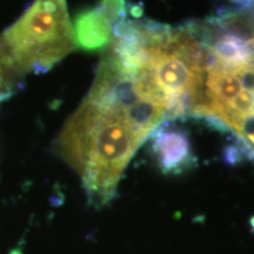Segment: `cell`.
I'll list each match as a JSON object with an SVG mask.
<instances>
[{"mask_svg": "<svg viewBox=\"0 0 254 254\" xmlns=\"http://www.w3.org/2000/svg\"><path fill=\"white\" fill-rule=\"evenodd\" d=\"M165 113L163 91L105 51L90 91L56 141L57 153L80 178L92 206L114 199L127 165L165 122Z\"/></svg>", "mask_w": 254, "mask_h": 254, "instance_id": "obj_1", "label": "cell"}, {"mask_svg": "<svg viewBox=\"0 0 254 254\" xmlns=\"http://www.w3.org/2000/svg\"><path fill=\"white\" fill-rule=\"evenodd\" d=\"M0 43L18 75L47 72L77 49L66 0H34Z\"/></svg>", "mask_w": 254, "mask_h": 254, "instance_id": "obj_2", "label": "cell"}, {"mask_svg": "<svg viewBox=\"0 0 254 254\" xmlns=\"http://www.w3.org/2000/svg\"><path fill=\"white\" fill-rule=\"evenodd\" d=\"M151 150L164 174H182L196 166L190 139L182 128L159 126L151 135Z\"/></svg>", "mask_w": 254, "mask_h": 254, "instance_id": "obj_3", "label": "cell"}, {"mask_svg": "<svg viewBox=\"0 0 254 254\" xmlns=\"http://www.w3.org/2000/svg\"><path fill=\"white\" fill-rule=\"evenodd\" d=\"M73 31L77 47L87 52L105 51L113 37V25L99 6L79 12L74 18Z\"/></svg>", "mask_w": 254, "mask_h": 254, "instance_id": "obj_4", "label": "cell"}, {"mask_svg": "<svg viewBox=\"0 0 254 254\" xmlns=\"http://www.w3.org/2000/svg\"><path fill=\"white\" fill-rule=\"evenodd\" d=\"M18 77L0 43V103L11 95Z\"/></svg>", "mask_w": 254, "mask_h": 254, "instance_id": "obj_5", "label": "cell"}, {"mask_svg": "<svg viewBox=\"0 0 254 254\" xmlns=\"http://www.w3.org/2000/svg\"><path fill=\"white\" fill-rule=\"evenodd\" d=\"M98 6L112 25L126 17V0H101Z\"/></svg>", "mask_w": 254, "mask_h": 254, "instance_id": "obj_6", "label": "cell"}, {"mask_svg": "<svg viewBox=\"0 0 254 254\" xmlns=\"http://www.w3.org/2000/svg\"><path fill=\"white\" fill-rule=\"evenodd\" d=\"M241 11H254V0H228Z\"/></svg>", "mask_w": 254, "mask_h": 254, "instance_id": "obj_7", "label": "cell"}, {"mask_svg": "<svg viewBox=\"0 0 254 254\" xmlns=\"http://www.w3.org/2000/svg\"><path fill=\"white\" fill-rule=\"evenodd\" d=\"M129 13H131V15H133V17L140 18L142 15V7L138 5H132L131 9H129Z\"/></svg>", "mask_w": 254, "mask_h": 254, "instance_id": "obj_8", "label": "cell"}]
</instances>
